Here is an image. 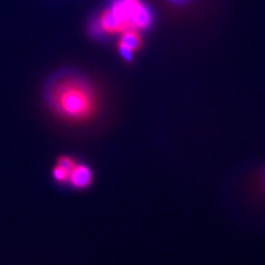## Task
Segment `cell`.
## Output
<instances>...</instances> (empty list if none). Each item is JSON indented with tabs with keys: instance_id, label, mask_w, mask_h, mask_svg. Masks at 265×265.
<instances>
[{
	"instance_id": "6da1fadb",
	"label": "cell",
	"mask_w": 265,
	"mask_h": 265,
	"mask_svg": "<svg viewBox=\"0 0 265 265\" xmlns=\"http://www.w3.org/2000/svg\"><path fill=\"white\" fill-rule=\"evenodd\" d=\"M49 97L55 112L68 121L85 122L95 113L96 101L91 89L75 79L58 82Z\"/></svg>"
},
{
	"instance_id": "7a4b0ae2",
	"label": "cell",
	"mask_w": 265,
	"mask_h": 265,
	"mask_svg": "<svg viewBox=\"0 0 265 265\" xmlns=\"http://www.w3.org/2000/svg\"><path fill=\"white\" fill-rule=\"evenodd\" d=\"M51 178L56 185L75 192L87 191L93 184L94 172L87 161L64 154L60 155L51 169Z\"/></svg>"
},
{
	"instance_id": "3957f363",
	"label": "cell",
	"mask_w": 265,
	"mask_h": 265,
	"mask_svg": "<svg viewBox=\"0 0 265 265\" xmlns=\"http://www.w3.org/2000/svg\"><path fill=\"white\" fill-rule=\"evenodd\" d=\"M100 22H101L102 28L109 32H115V31H120V30L125 29L123 24L119 20L116 14L112 11V9L103 13L100 19Z\"/></svg>"
},
{
	"instance_id": "277c9868",
	"label": "cell",
	"mask_w": 265,
	"mask_h": 265,
	"mask_svg": "<svg viewBox=\"0 0 265 265\" xmlns=\"http://www.w3.org/2000/svg\"><path fill=\"white\" fill-rule=\"evenodd\" d=\"M120 43L135 51L140 49V47L142 46V39L134 30H128L124 32Z\"/></svg>"
},
{
	"instance_id": "5b68a950",
	"label": "cell",
	"mask_w": 265,
	"mask_h": 265,
	"mask_svg": "<svg viewBox=\"0 0 265 265\" xmlns=\"http://www.w3.org/2000/svg\"><path fill=\"white\" fill-rule=\"evenodd\" d=\"M119 50H120V53L122 55V57L124 59H126L127 61H131L133 58V50H131L130 48H128L127 46L123 45L120 43L119 45Z\"/></svg>"
},
{
	"instance_id": "8992f818",
	"label": "cell",
	"mask_w": 265,
	"mask_h": 265,
	"mask_svg": "<svg viewBox=\"0 0 265 265\" xmlns=\"http://www.w3.org/2000/svg\"><path fill=\"white\" fill-rule=\"evenodd\" d=\"M175 2H182V1H184V0H174Z\"/></svg>"
}]
</instances>
